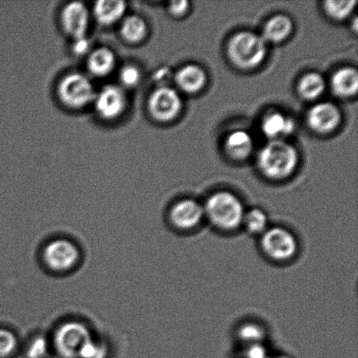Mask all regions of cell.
Masks as SVG:
<instances>
[{
    "instance_id": "6da1fadb",
    "label": "cell",
    "mask_w": 358,
    "mask_h": 358,
    "mask_svg": "<svg viewBox=\"0 0 358 358\" xmlns=\"http://www.w3.org/2000/svg\"><path fill=\"white\" fill-rule=\"evenodd\" d=\"M205 219L220 231H234L242 227L245 209L234 193L220 191L210 195L203 205Z\"/></svg>"
},
{
    "instance_id": "7a4b0ae2",
    "label": "cell",
    "mask_w": 358,
    "mask_h": 358,
    "mask_svg": "<svg viewBox=\"0 0 358 358\" xmlns=\"http://www.w3.org/2000/svg\"><path fill=\"white\" fill-rule=\"evenodd\" d=\"M298 153L285 140H273L263 147L258 156V166L266 177L275 180L289 177L296 170Z\"/></svg>"
},
{
    "instance_id": "3957f363",
    "label": "cell",
    "mask_w": 358,
    "mask_h": 358,
    "mask_svg": "<svg viewBox=\"0 0 358 358\" xmlns=\"http://www.w3.org/2000/svg\"><path fill=\"white\" fill-rule=\"evenodd\" d=\"M231 62L241 69L257 68L264 61L266 42L259 35L251 31H241L231 38L227 45Z\"/></svg>"
},
{
    "instance_id": "277c9868",
    "label": "cell",
    "mask_w": 358,
    "mask_h": 358,
    "mask_svg": "<svg viewBox=\"0 0 358 358\" xmlns=\"http://www.w3.org/2000/svg\"><path fill=\"white\" fill-rule=\"evenodd\" d=\"M94 338L92 332L85 324L69 321L56 329L52 346L62 358H80V354Z\"/></svg>"
},
{
    "instance_id": "5b68a950",
    "label": "cell",
    "mask_w": 358,
    "mask_h": 358,
    "mask_svg": "<svg viewBox=\"0 0 358 358\" xmlns=\"http://www.w3.org/2000/svg\"><path fill=\"white\" fill-rule=\"evenodd\" d=\"M261 248L264 255L272 261H290L297 255L299 244L292 231L280 227H268L262 235Z\"/></svg>"
},
{
    "instance_id": "8992f818",
    "label": "cell",
    "mask_w": 358,
    "mask_h": 358,
    "mask_svg": "<svg viewBox=\"0 0 358 358\" xmlns=\"http://www.w3.org/2000/svg\"><path fill=\"white\" fill-rule=\"evenodd\" d=\"M42 259L52 272L69 273L78 265L80 252L73 241L68 238H56L45 245Z\"/></svg>"
},
{
    "instance_id": "52a82bcc",
    "label": "cell",
    "mask_w": 358,
    "mask_h": 358,
    "mask_svg": "<svg viewBox=\"0 0 358 358\" xmlns=\"http://www.w3.org/2000/svg\"><path fill=\"white\" fill-rule=\"evenodd\" d=\"M59 99L71 108H82L94 101V87L87 76L82 73H70L64 77L58 87Z\"/></svg>"
},
{
    "instance_id": "ba28073f",
    "label": "cell",
    "mask_w": 358,
    "mask_h": 358,
    "mask_svg": "<svg viewBox=\"0 0 358 358\" xmlns=\"http://www.w3.org/2000/svg\"><path fill=\"white\" fill-rule=\"evenodd\" d=\"M149 110L153 118L159 122H169L176 118L182 107L180 96L170 87L161 86L149 99Z\"/></svg>"
},
{
    "instance_id": "9c48e42d",
    "label": "cell",
    "mask_w": 358,
    "mask_h": 358,
    "mask_svg": "<svg viewBox=\"0 0 358 358\" xmlns=\"http://www.w3.org/2000/svg\"><path fill=\"white\" fill-rule=\"evenodd\" d=\"M205 220L202 203L192 199H185L175 203L169 212V220L175 229L189 231L196 229Z\"/></svg>"
},
{
    "instance_id": "30bf717a",
    "label": "cell",
    "mask_w": 358,
    "mask_h": 358,
    "mask_svg": "<svg viewBox=\"0 0 358 358\" xmlns=\"http://www.w3.org/2000/svg\"><path fill=\"white\" fill-rule=\"evenodd\" d=\"M94 107L101 117L106 120L120 117L124 111L127 99L124 90L117 86L104 87L94 99Z\"/></svg>"
},
{
    "instance_id": "8fae6325",
    "label": "cell",
    "mask_w": 358,
    "mask_h": 358,
    "mask_svg": "<svg viewBox=\"0 0 358 358\" xmlns=\"http://www.w3.org/2000/svg\"><path fill=\"white\" fill-rule=\"evenodd\" d=\"M341 120V112L331 103L315 104L307 115V122L310 128L320 134H328L334 131Z\"/></svg>"
},
{
    "instance_id": "7c38bea8",
    "label": "cell",
    "mask_w": 358,
    "mask_h": 358,
    "mask_svg": "<svg viewBox=\"0 0 358 358\" xmlns=\"http://www.w3.org/2000/svg\"><path fill=\"white\" fill-rule=\"evenodd\" d=\"M62 22L66 33L75 40L85 37L90 23L89 10L83 3H69L62 10Z\"/></svg>"
},
{
    "instance_id": "4fadbf2b",
    "label": "cell",
    "mask_w": 358,
    "mask_h": 358,
    "mask_svg": "<svg viewBox=\"0 0 358 358\" xmlns=\"http://www.w3.org/2000/svg\"><path fill=\"white\" fill-rule=\"evenodd\" d=\"M296 124L292 118L280 112H273L263 119L262 131L266 138L273 140H284L293 134Z\"/></svg>"
},
{
    "instance_id": "5bb4252c",
    "label": "cell",
    "mask_w": 358,
    "mask_h": 358,
    "mask_svg": "<svg viewBox=\"0 0 358 358\" xmlns=\"http://www.w3.org/2000/svg\"><path fill=\"white\" fill-rule=\"evenodd\" d=\"M206 73L195 64L182 66L175 76L179 89L187 94L199 92L206 86Z\"/></svg>"
},
{
    "instance_id": "9a60e30c",
    "label": "cell",
    "mask_w": 358,
    "mask_h": 358,
    "mask_svg": "<svg viewBox=\"0 0 358 358\" xmlns=\"http://www.w3.org/2000/svg\"><path fill=\"white\" fill-rule=\"evenodd\" d=\"M331 89L336 96L349 98L357 92L358 75L355 69L343 68L334 73L331 79Z\"/></svg>"
},
{
    "instance_id": "2e32d148",
    "label": "cell",
    "mask_w": 358,
    "mask_h": 358,
    "mask_svg": "<svg viewBox=\"0 0 358 358\" xmlns=\"http://www.w3.org/2000/svg\"><path fill=\"white\" fill-rule=\"evenodd\" d=\"M224 148L231 159L243 160L250 156L254 149V140L247 131H234L227 136Z\"/></svg>"
},
{
    "instance_id": "e0dca14e",
    "label": "cell",
    "mask_w": 358,
    "mask_h": 358,
    "mask_svg": "<svg viewBox=\"0 0 358 358\" xmlns=\"http://www.w3.org/2000/svg\"><path fill=\"white\" fill-rule=\"evenodd\" d=\"M292 30L293 22L290 17L283 15V14H279V15L271 17L266 23L262 37L266 42L280 43L289 36Z\"/></svg>"
},
{
    "instance_id": "ac0fdd59",
    "label": "cell",
    "mask_w": 358,
    "mask_h": 358,
    "mask_svg": "<svg viewBox=\"0 0 358 358\" xmlns=\"http://www.w3.org/2000/svg\"><path fill=\"white\" fill-rule=\"evenodd\" d=\"M115 64L114 52L108 48H99L90 55L87 66L97 76H105L113 70Z\"/></svg>"
},
{
    "instance_id": "d6986e66",
    "label": "cell",
    "mask_w": 358,
    "mask_h": 358,
    "mask_svg": "<svg viewBox=\"0 0 358 358\" xmlns=\"http://www.w3.org/2000/svg\"><path fill=\"white\" fill-rule=\"evenodd\" d=\"M126 3L124 1H98L94 6V16L100 23L111 24L124 15Z\"/></svg>"
},
{
    "instance_id": "ffe728a7",
    "label": "cell",
    "mask_w": 358,
    "mask_h": 358,
    "mask_svg": "<svg viewBox=\"0 0 358 358\" xmlns=\"http://www.w3.org/2000/svg\"><path fill=\"white\" fill-rule=\"evenodd\" d=\"M325 87V80L320 73H308L298 83V92L303 99L315 100L324 92Z\"/></svg>"
},
{
    "instance_id": "44dd1931",
    "label": "cell",
    "mask_w": 358,
    "mask_h": 358,
    "mask_svg": "<svg viewBox=\"0 0 358 358\" xmlns=\"http://www.w3.org/2000/svg\"><path fill=\"white\" fill-rule=\"evenodd\" d=\"M242 227L248 233L262 236L268 229V217L264 210L259 208L245 210Z\"/></svg>"
},
{
    "instance_id": "7402d4cb",
    "label": "cell",
    "mask_w": 358,
    "mask_h": 358,
    "mask_svg": "<svg viewBox=\"0 0 358 358\" xmlns=\"http://www.w3.org/2000/svg\"><path fill=\"white\" fill-rule=\"evenodd\" d=\"M122 37L131 43H138L146 37L147 24L145 21L138 16H129L122 24Z\"/></svg>"
},
{
    "instance_id": "603a6c76",
    "label": "cell",
    "mask_w": 358,
    "mask_h": 358,
    "mask_svg": "<svg viewBox=\"0 0 358 358\" xmlns=\"http://www.w3.org/2000/svg\"><path fill=\"white\" fill-rule=\"evenodd\" d=\"M266 333L262 326L255 322H247L238 329V338L248 346L262 345L265 341Z\"/></svg>"
},
{
    "instance_id": "cb8c5ba5",
    "label": "cell",
    "mask_w": 358,
    "mask_h": 358,
    "mask_svg": "<svg viewBox=\"0 0 358 358\" xmlns=\"http://www.w3.org/2000/svg\"><path fill=\"white\" fill-rule=\"evenodd\" d=\"M357 1H326L325 12L333 20H343L350 15L355 8Z\"/></svg>"
},
{
    "instance_id": "d4e9b609",
    "label": "cell",
    "mask_w": 358,
    "mask_h": 358,
    "mask_svg": "<svg viewBox=\"0 0 358 358\" xmlns=\"http://www.w3.org/2000/svg\"><path fill=\"white\" fill-rule=\"evenodd\" d=\"M50 352V343L42 336H35L27 347V358H47Z\"/></svg>"
},
{
    "instance_id": "484cf974",
    "label": "cell",
    "mask_w": 358,
    "mask_h": 358,
    "mask_svg": "<svg viewBox=\"0 0 358 358\" xmlns=\"http://www.w3.org/2000/svg\"><path fill=\"white\" fill-rule=\"evenodd\" d=\"M17 338L9 329L0 328V358H8L16 352Z\"/></svg>"
},
{
    "instance_id": "4316f807",
    "label": "cell",
    "mask_w": 358,
    "mask_h": 358,
    "mask_svg": "<svg viewBox=\"0 0 358 358\" xmlns=\"http://www.w3.org/2000/svg\"><path fill=\"white\" fill-rule=\"evenodd\" d=\"M108 349L106 343L100 342L99 340L94 338L89 345L86 346L80 358H106Z\"/></svg>"
},
{
    "instance_id": "83f0119b",
    "label": "cell",
    "mask_w": 358,
    "mask_h": 358,
    "mask_svg": "<svg viewBox=\"0 0 358 358\" xmlns=\"http://www.w3.org/2000/svg\"><path fill=\"white\" fill-rule=\"evenodd\" d=\"M141 76L138 69L134 66H126L122 69L120 80L124 85L129 87L138 85Z\"/></svg>"
},
{
    "instance_id": "f1b7e54d",
    "label": "cell",
    "mask_w": 358,
    "mask_h": 358,
    "mask_svg": "<svg viewBox=\"0 0 358 358\" xmlns=\"http://www.w3.org/2000/svg\"><path fill=\"white\" fill-rule=\"evenodd\" d=\"M189 9L188 1L171 2L169 6V10L173 16L180 17L185 15Z\"/></svg>"
},
{
    "instance_id": "f546056e",
    "label": "cell",
    "mask_w": 358,
    "mask_h": 358,
    "mask_svg": "<svg viewBox=\"0 0 358 358\" xmlns=\"http://www.w3.org/2000/svg\"><path fill=\"white\" fill-rule=\"evenodd\" d=\"M90 47V41L85 37L76 38L73 45V50L76 55H83L89 51Z\"/></svg>"
},
{
    "instance_id": "4dcf8cb0",
    "label": "cell",
    "mask_w": 358,
    "mask_h": 358,
    "mask_svg": "<svg viewBox=\"0 0 358 358\" xmlns=\"http://www.w3.org/2000/svg\"><path fill=\"white\" fill-rule=\"evenodd\" d=\"M171 78V73L168 69H161L157 73L156 79L160 80L162 83L167 82Z\"/></svg>"
},
{
    "instance_id": "1f68e13d",
    "label": "cell",
    "mask_w": 358,
    "mask_h": 358,
    "mask_svg": "<svg viewBox=\"0 0 358 358\" xmlns=\"http://www.w3.org/2000/svg\"><path fill=\"white\" fill-rule=\"evenodd\" d=\"M270 358H290L287 356H277L275 357H270Z\"/></svg>"
}]
</instances>
